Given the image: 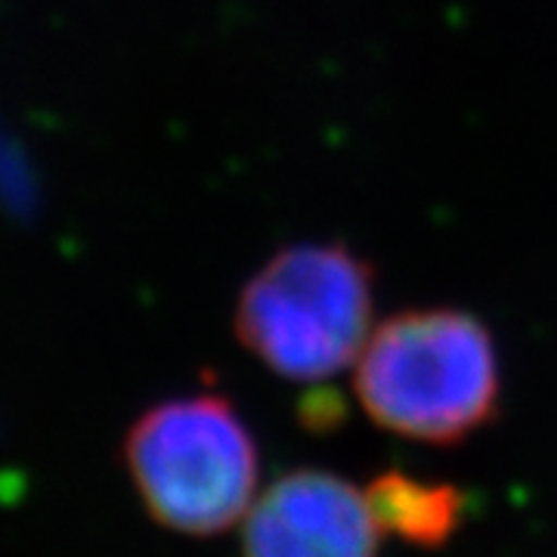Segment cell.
Instances as JSON below:
<instances>
[{"label":"cell","mask_w":557,"mask_h":557,"mask_svg":"<svg viewBox=\"0 0 557 557\" xmlns=\"http://www.w3.org/2000/svg\"><path fill=\"white\" fill-rule=\"evenodd\" d=\"M381 536L437 552L458 536L468 518V496L449 480L418 478L412 471H381L362 486Z\"/></svg>","instance_id":"5"},{"label":"cell","mask_w":557,"mask_h":557,"mask_svg":"<svg viewBox=\"0 0 557 557\" xmlns=\"http://www.w3.org/2000/svg\"><path fill=\"white\" fill-rule=\"evenodd\" d=\"M124 465L149 518L180 536H223L258 498V440L220 394L146 409L124 437Z\"/></svg>","instance_id":"2"},{"label":"cell","mask_w":557,"mask_h":557,"mask_svg":"<svg viewBox=\"0 0 557 557\" xmlns=\"http://www.w3.org/2000/svg\"><path fill=\"white\" fill-rule=\"evenodd\" d=\"M372 335V270L344 245H292L236 304V338L278 379L319 384L357 362Z\"/></svg>","instance_id":"3"},{"label":"cell","mask_w":557,"mask_h":557,"mask_svg":"<svg viewBox=\"0 0 557 557\" xmlns=\"http://www.w3.org/2000/svg\"><path fill=\"white\" fill-rule=\"evenodd\" d=\"M366 493L322 468H295L260 490L242 520V557H379Z\"/></svg>","instance_id":"4"},{"label":"cell","mask_w":557,"mask_h":557,"mask_svg":"<svg viewBox=\"0 0 557 557\" xmlns=\"http://www.w3.org/2000/svg\"><path fill=\"white\" fill-rule=\"evenodd\" d=\"M354 391L381 431L428 446H458L498 416L496 341L465 310H403L369 335Z\"/></svg>","instance_id":"1"},{"label":"cell","mask_w":557,"mask_h":557,"mask_svg":"<svg viewBox=\"0 0 557 557\" xmlns=\"http://www.w3.org/2000/svg\"><path fill=\"white\" fill-rule=\"evenodd\" d=\"M347 416L344 403L338 399L335 391H325V387H317L310 391L304 403H300V421L310 434H329L335 431L341 421Z\"/></svg>","instance_id":"6"}]
</instances>
